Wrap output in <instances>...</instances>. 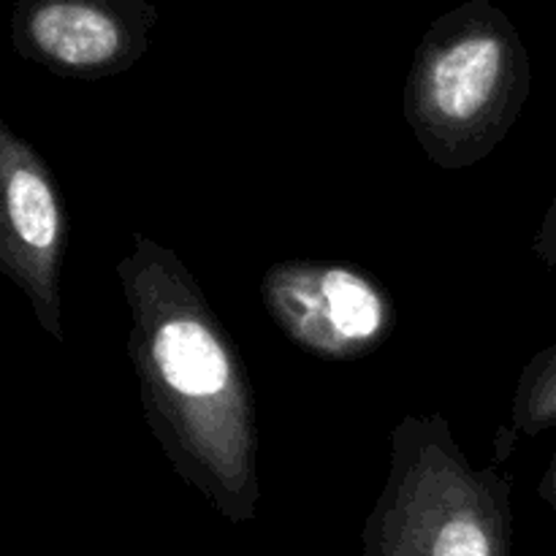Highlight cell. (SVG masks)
<instances>
[{
	"label": "cell",
	"instance_id": "cell-1",
	"mask_svg": "<svg viewBox=\"0 0 556 556\" xmlns=\"http://www.w3.org/2000/svg\"><path fill=\"white\" fill-rule=\"evenodd\" d=\"M117 280L130 313L128 356L152 438L179 478L228 521L255 519L258 416L226 326L185 261L147 233H134Z\"/></svg>",
	"mask_w": 556,
	"mask_h": 556
},
{
	"label": "cell",
	"instance_id": "cell-2",
	"mask_svg": "<svg viewBox=\"0 0 556 556\" xmlns=\"http://www.w3.org/2000/svg\"><path fill=\"white\" fill-rule=\"evenodd\" d=\"M530 90V52L514 22L489 0H467L424 33L402 112L434 166L465 172L503 144Z\"/></svg>",
	"mask_w": 556,
	"mask_h": 556
},
{
	"label": "cell",
	"instance_id": "cell-3",
	"mask_svg": "<svg viewBox=\"0 0 556 556\" xmlns=\"http://www.w3.org/2000/svg\"><path fill=\"white\" fill-rule=\"evenodd\" d=\"M514 481L467 462L443 413L391 432V467L364 525V556H514Z\"/></svg>",
	"mask_w": 556,
	"mask_h": 556
},
{
	"label": "cell",
	"instance_id": "cell-4",
	"mask_svg": "<svg viewBox=\"0 0 556 556\" xmlns=\"http://www.w3.org/2000/svg\"><path fill=\"white\" fill-rule=\"evenodd\" d=\"M261 299L293 345L326 362L367 358L396 329L391 293L342 261H277L261 277Z\"/></svg>",
	"mask_w": 556,
	"mask_h": 556
},
{
	"label": "cell",
	"instance_id": "cell-5",
	"mask_svg": "<svg viewBox=\"0 0 556 556\" xmlns=\"http://www.w3.org/2000/svg\"><path fill=\"white\" fill-rule=\"evenodd\" d=\"M65 250L68 212L52 168L9 123H0V269L58 345L65 342Z\"/></svg>",
	"mask_w": 556,
	"mask_h": 556
},
{
	"label": "cell",
	"instance_id": "cell-6",
	"mask_svg": "<svg viewBox=\"0 0 556 556\" xmlns=\"http://www.w3.org/2000/svg\"><path fill=\"white\" fill-rule=\"evenodd\" d=\"M155 22L147 0H14L11 43L60 79L98 81L144 58Z\"/></svg>",
	"mask_w": 556,
	"mask_h": 556
},
{
	"label": "cell",
	"instance_id": "cell-7",
	"mask_svg": "<svg viewBox=\"0 0 556 556\" xmlns=\"http://www.w3.org/2000/svg\"><path fill=\"white\" fill-rule=\"evenodd\" d=\"M556 427V345L543 348L527 362L510 405V429L516 438L548 432Z\"/></svg>",
	"mask_w": 556,
	"mask_h": 556
},
{
	"label": "cell",
	"instance_id": "cell-8",
	"mask_svg": "<svg viewBox=\"0 0 556 556\" xmlns=\"http://www.w3.org/2000/svg\"><path fill=\"white\" fill-rule=\"evenodd\" d=\"M532 250H535V255L548 269L556 271V195L552 204H548L546 215H543L535 239H532Z\"/></svg>",
	"mask_w": 556,
	"mask_h": 556
},
{
	"label": "cell",
	"instance_id": "cell-9",
	"mask_svg": "<svg viewBox=\"0 0 556 556\" xmlns=\"http://www.w3.org/2000/svg\"><path fill=\"white\" fill-rule=\"evenodd\" d=\"M538 494L543 497V503L552 505V510L556 514V454L552 456V462H548L541 483H538Z\"/></svg>",
	"mask_w": 556,
	"mask_h": 556
}]
</instances>
